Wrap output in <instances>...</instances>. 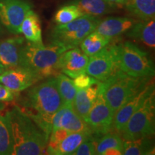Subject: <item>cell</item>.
Masks as SVG:
<instances>
[{
	"instance_id": "obj_15",
	"label": "cell",
	"mask_w": 155,
	"mask_h": 155,
	"mask_svg": "<svg viewBox=\"0 0 155 155\" xmlns=\"http://www.w3.org/2000/svg\"><path fill=\"white\" fill-rule=\"evenodd\" d=\"M25 38L17 37L0 42V65L5 70L20 66Z\"/></svg>"
},
{
	"instance_id": "obj_34",
	"label": "cell",
	"mask_w": 155,
	"mask_h": 155,
	"mask_svg": "<svg viewBox=\"0 0 155 155\" xmlns=\"http://www.w3.org/2000/svg\"><path fill=\"white\" fill-rule=\"evenodd\" d=\"M0 32H1V27H0Z\"/></svg>"
},
{
	"instance_id": "obj_11",
	"label": "cell",
	"mask_w": 155,
	"mask_h": 155,
	"mask_svg": "<svg viewBox=\"0 0 155 155\" xmlns=\"http://www.w3.org/2000/svg\"><path fill=\"white\" fill-rule=\"evenodd\" d=\"M153 91H154V83L152 78L144 86L136 92L116 111L114 114L112 129L121 134L132 114L138 109L147 97Z\"/></svg>"
},
{
	"instance_id": "obj_8",
	"label": "cell",
	"mask_w": 155,
	"mask_h": 155,
	"mask_svg": "<svg viewBox=\"0 0 155 155\" xmlns=\"http://www.w3.org/2000/svg\"><path fill=\"white\" fill-rule=\"evenodd\" d=\"M119 71L116 44L109 42L98 53L90 56L86 73L98 81H105Z\"/></svg>"
},
{
	"instance_id": "obj_17",
	"label": "cell",
	"mask_w": 155,
	"mask_h": 155,
	"mask_svg": "<svg viewBox=\"0 0 155 155\" xmlns=\"http://www.w3.org/2000/svg\"><path fill=\"white\" fill-rule=\"evenodd\" d=\"M98 83L99 81L87 88L77 89L72 106L75 113L85 121L98 96L99 91Z\"/></svg>"
},
{
	"instance_id": "obj_31",
	"label": "cell",
	"mask_w": 155,
	"mask_h": 155,
	"mask_svg": "<svg viewBox=\"0 0 155 155\" xmlns=\"http://www.w3.org/2000/svg\"><path fill=\"white\" fill-rule=\"evenodd\" d=\"M15 92L0 83V101L1 102H9L15 99Z\"/></svg>"
},
{
	"instance_id": "obj_24",
	"label": "cell",
	"mask_w": 155,
	"mask_h": 155,
	"mask_svg": "<svg viewBox=\"0 0 155 155\" xmlns=\"http://www.w3.org/2000/svg\"><path fill=\"white\" fill-rule=\"evenodd\" d=\"M124 139L116 131L111 130L101 136L96 141V154L104 155L109 150H118L123 152Z\"/></svg>"
},
{
	"instance_id": "obj_9",
	"label": "cell",
	"mask_w": 155,
	"mask_h": 155,
	"mask_svg": "<svg viewBox=\"0 0 155 155\" xmlns=\"http://www.w3.org/2000/svg\"><path fill=\"white\" fill-rule=\"evenodd\" d=\"M114 117V113L104 98L99 87L96 101L86 119V122L95 138H99L104 134L113 130Z\"/></svg>"
},
{
	"instance_id": "obj_35",
	"label": "cell",
	"mask_w": 155,
	"mask_h": 155,
	"mask_svg": "<svg viewBox=\"0 0 155 155\" xmlns=\"http://www.w3.org/2000/svg\"><path fill=\"white\" fill-rule=\"evenodd\" d=\"M0 66H1V65H0Z\"/></svg>"
},
{
	"instance_id": "obj_16",
	"label": "cell",
	"mask_w": 155,
	"mask_h": 155,
	"mask_svg": "<svg viewBox=\"0 0 155 155\" xmlns=\"http://www.w3.org/2000/svg\"><path fill=\"white\" fill-rule=\"evenodd\" d=\"M138 22L134 19L125 17H111L100 20L95 32L110 40L127 32Z\"/></svg>"
},
{
	"instance_id": "obj_28",
	"label": "cell",
	"mask_w": 155,
	"mask_h": 155,
	"mask_svg": "<svg viewBox=\"0 0 155 155\" xmlns=\"http://www.w3.org/2000/svg\"><path fill=\"white\" fill-rule=\"evenodd\" d=\"M83 15V13L76 6L73 4H68L56 12L54 20L58 25L66 24Z\"/></svg>"
},
{
	"instance_id": "obj_4",
	"label": "cell",
	"mask_w": 155,
	"mask_h": 155,
	"mask_svg": "<svg viewBox=\"0 0 155 155\" xmlns=\"http://www.w3.org/2000/svg\"><path fill=\"white\" fill-rule=\"evenodd\" d=\"M152 78L132 76L120 70L108 80L99 81V87L104 98L115 114L124 103Z\"/></svg>"
},
{
	"instance_id": "obj_13",
	"label": "cell",
	"mask_w": 155,
	"mask_h": 155,
	"mask_svg": "<svg viewBox=\"0 0 155 155\" xmlns=\"http://www.w3.org/2000/svg\"><path fill=\"white\" fill-rule=\"evenodd\" d=\"M59 128L71 132H87L93 135L88 124L75 113L72 106L62 105L54 115L51 132Z\"/></svg>"
},
{
	"instance_id": "obj_5",
	"label": "cell",
	"mask_w": 155,
	"mask_h": 155,
	"mask_svg": "<svg viewBox=\"0 0 155 155\" xmlns=\"http://www.w3.org/2000/svg\"><path fill=\"white\" fill-rule=\"evenodd\" d=\"M116 49L121 71L135 77H154V65L147 52L129 41L116 44Z\"/></svg>"
},
{
	"instance_id": "obj_6",
	"label": "cell",
	"mask_w": 155,
	"mask_h": 155,
	"mask_svg": "<svg viewBox=\"0 0 155 155\" xmlns=\"http://www.w3.org/2000/svg\"><path fill=\"white\" fill-rule=\"evenodd\" d=\"M155 131V94L151 93L132 114L121 132L124 140L152 137Z\"/></svg>"
},
{
	"instance_id": "obj_20",
	"label": "cell",
	"mask_w": 155,
	"mask_h": 155,
	"mask_svg": "<svg viewBox=\"0 0 155 155\" xmlns=\"http://www.w3.org/2000/svg\"><path fill=\"white\" fill-rule=\"evenodd\" d=\"M68 4L76 6L83 15L94 17L108 14L116 8L105 0H72Z\"/></svg>"
},
{
	"instance_id": "obj_18",
	"label": "cell",
	"mask_w": 155,
	"mask_h": 155,
	"mask_svg": "<svg viewBox=\"0 0 155 155\" xmlns=\"http://www.w3.org/2000/svg\"><path fill=\"white\" fill-rule=\"evenodd\" d=\"M127 36L136 41L142 42L147 47L155 48V20L154 19L138 21L127 31Z\"/></svg>"
},
{
	"instance_id": "obj_7",
	"label": "cell",
	"mask_w": 155,
	"mask_h": 155,
	"mask_svg": "<svg viewBox=\"0 0 155 155\" xmlns=\"http://www.w3.org/2000/svg\"><path fill=\"white\" fill-rule=\"evenodd\" d=\"M99 21L96 17L83 15L66 24L57 25L50 32V40L71 48H76L96 30Z\"/></svg>"
},
{
	"instance_id": "obj_33",
	"label": "cell",
	"mask_w": 155,
	"mask_h": 155,
	"mask_svg": "<svg viewBox=\"0 0 155 155\" xmlns=\"http://www.w3.org/2000/svg\"><path fill=\"white\" fill-rule=\"evenodd\" d=\"M5 71V69L3 67H2V66H0V76H1V75L2 74V73H4V71Z\"/></svg>"
},
{
	"instance_id": "obj_1",
	"label": "cell",
	"mask_w": 155,
	"mask_h": 155,
	"mask_svg": "<svg viewBox=\"0 0 155 155\" xmlns=\"http://www.w3.org/2000/svg\"><path fill=\"white\" fill-rule=\"evenodd\" d=\"M21 105L22 111L49 138L53 116L63 105L56 77H50L29 89Z\"/></svg>"
},
{
	"instance_id": "obj_3",
	"label": "cell",
	"mask_w": 155,
	"mask_h": 155,
	"mask_svg": "<svg viewBox=\"0 0 155 155\" xmlns=\"http://www.w3.org/2000/svg\"><path fill=\"white\" fill-rule=\"evenodd\" d=\"M69 49L72 48L57 42L51 41L48 46L42 42H28L22 48L20 66L30 69L42 79L54 77L59 73L57 69L58 60Z\"/></svg>"
},
{
	"instance_id": "obj_12",
	"label": "cell",
	"mask_w": 155,
	"mask_h": 155,
	"mask_svg": "<svg viewBox=\"0 0 155 155\" xmlns=\"http://www.w3.org/2000/svg\"><path fill=\"white\" fill-rule=\"evenodd\" d=\"M41 80L40 75L22 66L5 70L0 76V83L15 93L26 90Z\"/></svg>"
},
{
	"instance_id": "obj_14",
	"label": "cell",
	"mask_w": 155,
	"mask_h": 155,
	"mask_svg": "<svg viewBox=\"0 0 155 155\" xmlns=\"http://www.w3.org/2000/svg\"><path fill=\"white\" fill-rule=\"evenodd\" d=\"M88 59V56L77 47L69 49L61 55L57 63V69L69 78H75L86 73Z\"/></svg>"
},
{
	"instance_id": "obj_23",
	"label": "cell",
	"mask_w": 155,
	"mask_h": 155,
	"mask_svg": "<svg viewBox=\"0 0 155 155\" xmlns=\"http://www.w3.org/2000/svg\"><path fill=\"white\" fill-rule=\"evenodd\" d=\"M154 147L152 137H146L134 140H124L123 154L146 155L152 154Z\"/></svg>"
},
{
	"instance_id": "obj_30",
	"label": "cell",
	"mask_w": 155,
	"mask_h": 155,
	"mask_svg": "<svg viewBox=\"0 0 155 155\" xmlns=\"http://www.w3.org/2000/svg\"><path fill=\"white\" fill-rule=\"evenodd\" d=\"M73 82L77 89H84L96 84L98 81L86 73H84L73 78Z\"/></svg>"
},
{
	"instance_id": "obj_19",
	"label": "cell",
	"mask_w": 155,
	"mask_h": 155,
	"mask_svg": "<svg viewBox=\"0 0 155 155\" xmlns=\"http://www.w3.org/2000/svg\"><path fill=\"white\" fill-rule=\"evenodd\" d=\"M20 33L23 34L28 42L35 43L42 42L40 17L32 9L28 12L23 19L20 26Z\"/></svg>"
},
{
	"instance_id": "obj_21",
	"label": "cell",
	"mask_w": 155,
	"mask_h": 155,
	"mask_svg": "<svg viewBox=\"0 0 155 155\" xmlns=\"http://www.w3.org/2000/svg\"><path fill=\"white\" fill-rule=\"evenodd\" d=\"M125 7L129 14L140 20L154 19L155 0H127Z\"/></svg>"
},
{
	"instance_id": "obj_2",
	"label": "cell",
	"mask_w": 155,
	"mask_h": 155,
	"mask_svg": "<svg viewBox=\"0 0 155 155\" xmlns=\"http://www.w3.org/2000/svg\"><path fill=\"white\" fill-rule=\"evenodd\" d=\"M10 130L12 155L47 154L49 138L18 106L5 114Z\"/></svg>"
},
{
	"instance_id": "obj_10",
	"label": "cell",
	"mask_w": 155,
	"mask_h": 155,
	"mask_svg": "<svg viewBox=\"0 0 155 155\" xmlns=\"http://www.w3.org/2000/svg\"><path fill=\"white\" fill-rule=\"evenodd\" d=\"M31 5L25 0H0V21L9 32L20 34V26Z\"/></svg>"
},
{
	"instance_id": "obj_22",
	"label": "cell",
	"mask_w": 155,
	"mask_h": 155,
	"mask_svg": "<svg viewBox=\"0 0 155 155\" xmlns=\"http://www.w3.org/2000/svg\"><path fill=\"white\" fill-rule=\"evenodd\" d=\"M93 136L87 132H71L63 139L54 149L51 154L70 155L73 154L76 149L87 139Z\"/></svg>"
},
{
	"instance_id": "obj_25",
	"label": "cell",
	"mask_w": 155,
	"mask_h": 155,
	"mask_svg": "<svg viewBox=\"0 0 155 155\" xmlns=\"http://www.w3.org/2000/svg\"><path fill=\"white\" fill-rule=\"evenodd\" d=\"M110 42H111L110 39L105 38L94 31L83 39V41L81 42L80 46L83 53L90 57L100 51Z\"/></svg>"
},
{
	"instance_id": "obj_26",
	"label": "cell",
	"mask_w": 155,
	"mask_h": 155,
	"mask_svg": "<svg viewBox=\"0 0 155 155\" xmlns=\"http://www.w3.org/2000/svg\"><path fill=\"white\" fill-rule=\"evenodd\" d=\"M57 86L61 95L63 105L73 106L77 88L73 84L72 79L63 73H58L56 76Z\"/></svg>"
},
{
	"instance_id": "obj_29",
	"label": "cell",
	"mask_w": 155,
	"mask_h": 155,
	"mask_svg": "<svg viewBox=\"0 0 155 155\" xmlns=\"http://www.w3.org/2000/svg\"><path fill=\"white\" fill-rule=\"evenodd\" d=\"M96 138L91 136L81 144L73 155H94L96 154Z\"/></svg>"
},
{
	"instance_id": "obj_32",
	"label": "cell",
	"mask_w": 155,
	"mask_h": 155,
	"mask_svg": "<svg viewBox=\"0 0 155 155\" xmlns=\"http://www.w3.org/2000/svg\"><path fill=\"white\" fill-rule=\"evenodd\" d=\"M106 2H107L108 4L114 6V7H122V6L125 5L126 2H127V0H105Z\"/></svg>"
},
{
	"instance_id": "obj_27",
	"label": "cell",
	"mask_w": 155,
	"mask_h": 155,
	"mask_svg": "<svg viewBox=\"0 0 155 155\" xmlns=\"http://www.w3.org/2000/svg\"><path fill=\"white\" fill-rule=\"evenodd\" d=\"M12 144L8 121L0 112V155H12Z\"/></svg>"
}]
</instances>
